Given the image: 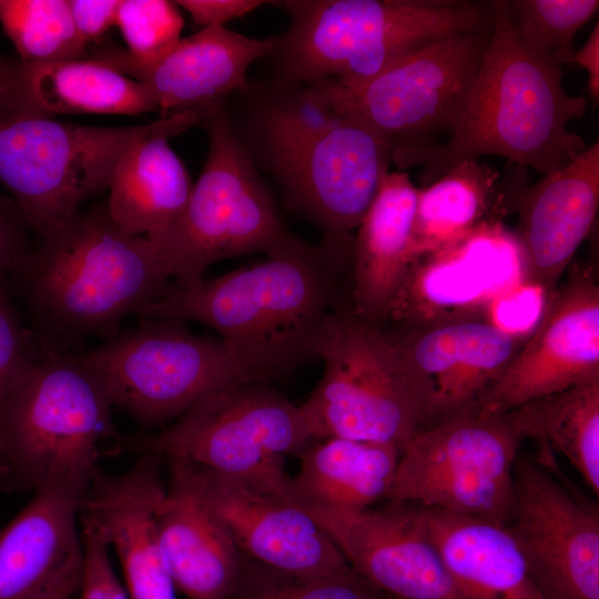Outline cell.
I'll return each instance as SVG.
<instances>
[{
  "mask_svg": "<svg viewBox=\"0 0 599 599\" xmlns=\"http://www.w3.org/2000/svg\"><path fill=\"white\" fill-rule=\"evenodd\" d=\"M354 236L296 237L250 267L173 287L141 311V317L193 321L213 328L253 382L282 379L319 352L332 322L351 306Z\"/></svg>",
  "mask_w": 599,
  "mask_h": 599,
  "instance_id": "1",
  "label": "cell"
},
{
  "mask_svg": "<svg viewBox=\"0 0 599 599\" xmlns=\"http://www.w3.org/2000/svg\"><path fill=\"white\" fill-rule=\"evenodd\" d=\"M493 7L487 50L453 133L437 148L409 151L393 162L400 169L422 165V187L481 155L501 156L547 176L587 148L568 130L585 114L587 99L565 91L561 64L520 42L506 0H493Z\"/></svg>",
  "mask_w": 599,
  "mask_h": 599,
  "instance_id": "2",
  "label": "cell"
},
{
  "mask_svg": "<svg viewBox=\"0 0 599 599\" xmlns=\"http://www.w3.org/2000/svg\"><path fill=\"white\" fill-rule=\"evenodd\" d=\"M13 275L41 347L64 353L113 335L126 316L171 290L156 247L120 230L106 204L40 238Z\"/></svg>",
  "mask_w": 599,
  "mask_h": 599,
  "instance_id": "3",
  "label": "cell"
},
{
  "mask_svg": "<svg viewBox=\"0 0 599 599\" xmlns=\"http://www.w3.org/2000/svg\"><path fill=\"white\" fill-rule=\"evenodd\" d=\"M286 31L265 57L273 78L354 89L436 39L491 34V1L286 0Z\"/></svg>",
  "mask_w": 599,
  "mask_h": 599,
  "instance_id": "4",
  "label": "cell"
},
{
  "mask_svg": "<svg viewBox=\"0 0 599 599\" xmlns=\"http://www.w3.org/2000/svg\"><path fill=\"white\" fill-rule=\"evenodd\" d=\"M112 402L74 353L43 349L0 404V485L88 488L120 446Z\"/></svg>",
  "mask_w": 599,
  "mask_h": 599,
  "instance_id": "5",
  "label": "cell"
},
{
  "mask_svg": "<svg viewBox=\"0 0 599 599\" xmlns=\"http://www.w3.org/2000/svg\"><path fill=\"white\" fill-rule=\"evenodd\" d=\"M212 108L119 128L0 115V181L13 194L29 227L47 237L72 221L85 200L109 189L119 161L134 143L201 125Z\"/></svg>",
  "mask_w": 599,
  "mask_h": 599,
  "instance_id": "6",
  "label": "cell"
},
{
  "mask_svg": "<svg viewBox=\"0 0 599 599\" xmlns=\"http://www.w3.org/2000/svg\"><path fill=\"white\" fill-rule=\"evenodd\" d=\"M201 125L209 135L203 170L177 223L153 244L179 287L201 282L217 261L254 252L270 255L296 240L235 134L223 101Z\"/></svg>",
  "mask_w": 599,
  "mask_h": 599,
  "instance_id": "7",
  "label": "cell"
},
{
  "mask_svg": "<svg viewBox=\"0 0 599 599\" xmlns=\"http://www.w3.org/2000/svg\"><path fill=\"white\" fill-rule=\"evenodd\" d=\"M312 440L300 405L270 383L238 382L209 394L138 445L142 454L193 463L292 504L286 458Z\"/></svg>",
  "mask_w": 599,
  "mask_h": 599,
  "instance_id": "8",
  "label": "cell"
},
{
  "mask_svg": "<svg viewBox=\"0 0 599 599\" xmlns=\"http://www.w3.org/2000/svg\"><path fill=\"white\" fill-rule=\"evenodd\" d=\"M324 370L300 405L312 439L342 437L400 450L425 427L422 402L397 347L379 324L339 312L324 338Z\"/></svg>",
  "mask_w": 599,
  "mask_h": 599,
  "instance_id": "9",
  "label": "cell"
},
{
  "mask_svg": "<svg viewBox=\"0 0 599 599\" xmlns=\"http://www.w3.org/2000/svg\"><path fill=\"white\" fill-rule=\"evenodd\" d=\"M491 34L436 39L354 89L322 87L341 114L376 131L393 162L414 150L437 148L453 133L481 67Z\"/></svg>",
  "mask_w": 599,
  "mask_h": 599,
  "instance_id": "10",
  "label": "cell"
},
{
  "mask_svg": "<svg viewBox=\"0 0 599 599\" xmlns=\"http://www.w3.org/2000/svg\"><path fill=\"white\" fill-rule=\"evenodd\" d=\"M141 318L139 327L77 354L112 404L140 423L170 420L224 386L253 382L219 337L192 334L175 318Z\"/></svg>",
  "mask_w": 599,
  "mask_h": 599,
  "instance_id": "11",
  "label": "cell"
},
{
  "mask_svg": "<svg viewBox=\"0 0 599 599\" xmlns=\"http://www.w3.org/2000/svg\"><path fill=\"white\" fill-rule=\"evenodd\" d=\"M521 443L501 414L475 410L422 428L400 453L386 500L508 525Z\"/></svg>",
  "mask_w": 599,
  "mask_h": 599,
  "instance_id": "12",
  "label": "cell"
},
{
  "mask_svg": "<svg viewBox=\"0 0 599 599\" xmlns=\"http://www.w3.org/2000/svg\"><path fill=\"white\" fill-rule=\"evenodd\" d=\"M515 507L507 525L545 599H599L598 507L552 469L551 450L517 456Z\"/></svg>",
  "mask_w": 599,
  "mask_h": 599,
  "instance_id": "13",
  "label": "cell"
},
{
  "mask_svg": "<svg viewBox=\"0 0 599 599\" xmlns=\"http://www.w3.org/2000/svg\"><path fill=\"white\" fill-rule=\"evenodd\" d=\"M390 163V145L366 123L344 114L265 170L290 210L313 223L322 238H343L359 225Z\"/></svg>",
  "mask_w": 599,
  "mask_h": 599,
  "instance_id": "14",
  "label": "cell"
},
{
  "mask_svg": "<svg viewBox=\"0 0 599 599\" xmlns=\"http://www.w3.org/2000/svg\"><path fill=\"white\" fill-rule=\"evenodd\" d=\"M164 461L197 493L244 558L300 577L354 572L331 537L296 505L193 463Z\"/></svg>",
  "mask_w": 599,
  "mask_h": 599,
  "instance_id": "15",
  "label": "cell"
},
{
  "mask_svg": "<svg viewBox=\"0 0 599 599\" xmlns=\"http://www.w3.org/2000/svg\"><path fill=\"white\" fill-rule=\"evenodd\" d=\"M387 333L422 402L425 427L477 410L528 336L480 315L397 325Z\"/></svg>",
  "mask_w": 599,
  "mask_h": 599,
  "instance_id": "16",
  "label": "cell"
},
{
  "mask_svg": "<svg viewBox=\"0 0 599 599\" xmlns=\"http://www.w3.org/2000/svg\"><path fill=\"white\" fill-rule=\"evenodd\" d=\"M595 379H599V287L592 274L580 272L549 293L536 324L477 410L500 415Z\"/></svg>",
  "mask_w": 599,
  "mask_h": 599,
  "instance_id": "17",
  "label": "cell"
},
{
  "mask_svg": "<svg viewBox=\"0 0 599 599\" xmlns=\"http://www.w3.org/2000/svg\"><path fill=\"white\" fill-rule=\"evenodd\" d=\"M509 164L502 183L508 212L518 213L514 243L521 284L549 294L597 221L599 143L531 186L525 167Z\"/></svg>",
  "mask_w": 599,
  "mask_h": 599,
  "instance_id": "18",
  "label": "cell"
},
{
  "mask_svg": "<svg viewBox=\"0 0 599 599\" xmlns=\"http://www.w3.org/2000/svg\"><path fill=\"white\" fill-rule=\"evenodd\" d=\"M300 508L331 537L353 570L389 599H465L412 504L388 501L357 512Z\"/></svg>",
  "mask_w": 599,
  "mask_h": 599,
  "instance_id": "19",
  "label": "cell"
},
{
  "mask_svg": "<svg viewBox=\"0 0 599 599\" xmlns=\"http://www.w3.org/2000/svg\"><path fill=\"white\" fill-rule=\"evenodd\" d=\"M275 38L254 39L223 27L181 38L160 59L138 62L125 49L100 43L89 60L102 62L143 84L162 116L219 103L248 81L247 70L273 49Z\"/></svg>",
  "mask_w": 599,
  "mask_h": 599,
  "instance_id": "20",
  "label": "cell"
},
{
  "mask_svg": "<svg viewBox=\"0 0 599 599\" xmlns=\"http://www.w3.org/2000/svg\"><path fill=\"white\" fill-rule=\"evenodd\" d=\"M163 461L144 453L121 475L99 468L80 500V516L95 526L118 556L130 599H176L158 524L166 488Z\"/></svg>",
  "mask_w": 599,
  "mask_h": 599,
  "instance_id": "21",
  "label": "cell"
},
{
  "mask_svg": "<svg viewBox=\"0 0 599 599\" xmlns=\"http://www.w3.org/2000/svg\"><path fill=\"white\" fill-rule=\"evenodd\" d=\"M87 489L53 484L34 490L0 529V599H51L81 583L80 500Z\"/></svg>",
  "mask_w": 599,
  "mask_h": 599,
  "instance_id": "22",
  "label": "cell"
},
{
  "mask_svg": "<svg viewBox=\"0 0 599 599\" xmlns=\"http://www.w3.org/2000/svg\"><path fill=\"white\" fill-rule=\"evenodd\" d=\"M158 111L146 88L95 60L26 62L0 54V115L126 114Z\"/></svg>",
  "mask_w": 599,
  "mask_h": 599,
  "instance_id": "23",
  "label": "cell"
},
{
  "mask_svg": "<svg viewBox=\"0 0 599 599\" xmlns=\"http://www.w3.org/2000/svg\"><path fill=\"white\" fill-rule=\"evenodd\" d=\"M419 189L405 172H388L354 235L349 293L352 312L386 322L417 261L413 225Z\"/></svg>",
  "mask_w": 599,
  "mask_h": 599,
  "instance_id": "24",
  "label": "cell"
},
{
  "mask_svg": "<svg viewBox=\"0 0 599 599\" xmlns=\"http://www.w3.org/2000/svg\"><path fill=\"white\" fill-rule=\"evenodd\" d=\"M158 524L175 590L189 599H229L244 565L230 535L191 485L171 466Z\"/></svg>",
  "mask_w": 599,
  "mask_h": 599,
  "instance_id": "25",
  "label": "cell"
},
{
  "mask_svg": "<svg viewBox=\"0 0 599 599\" xmlns=\"http://www.w3.org/2000/svg\"><path fill=\"white\" fill-rule=\"evenodd\" d=\"M413 506L465 599H545L507 525Z\"/></svg>",
  "mask_w": 599,
  "mask_h": 599,
  "instance_id": "26",
  "label": "cell"
},
{
  "mask_svg": "<svg viewBox=\"0 0 599 599\" xmlns=\"http://www.w3.org/2000/svg\"><path fill=\"white\" fill-rule=\"evenodd\" d=\"M402 450L390 444L328 437L297 456L290 496L298 507L357 512L386 499Z\"/></svg>",
  "mask_w": 599,
  "mask_h": 599,
  "instance_id": "27",
  "label": "cell"
},
{
  "mask_svg": "<svg viewBox=\"0 0 599 599\" xmlns=\"http://www.w3.org/2000/svg\"><path fill=\"white\" fill-rule=\"evenodd\" d=\"M227 98L240 102L238 114L224 109L258 169H266L344 118L322 87L273 77L247 81Z\"/></svg>",
  "mask_w": 599,
  "mask_h": 599,
  "instance_id": "28",
  "label": "cell"
},
{
  "mask_svg": "<svg viewBox=\"0 0 599 599\" xmlns=\"http://www.w3.org/2000/svg\"><path fill=\"white\" fill-rule=\"evenodd\" d=\"M171 133H155L122 155L109 185V214L123 232L160 243L180 220L193 183L171 149Z\"/></svg>",
  "mask_w": 599,
  "mask_h": 599,
  "instance_id": "29",
  "label": "cell"
},
{
  "mask_svg": "<svg viewBox=\"0 0 599 599\" xmlns=\"http://www.w3.org/2000/svg\"><path fill=\"white\" fill-rule=\"evenodd\" d=\"M507 213L500 174L478 159L463 161L418 191L413 225L417 257L497 225Z\"/></svg>",
  "mask_w": 599,
  "mask_h": 599,
  "instance_id": "30",
  "label": "cell"
},
{
  "mask_svg": "<svg viewBox=\"0 0 599 599\" xmlns=\"http://www.w3.org/2000/svg\"><path fill=\"white\" fill-rule=\"evenodd\" d=\"M524 441L565 457L599 495V379L530 400L501 414Z\"/></svg>",
  "mask_w": 599,
  "mask_h": 599,
  "instance_id": "31",
  "label": "cell"
},
{
  "mask_svg": "<svg viewBox=\"0 0 599 599\" xmlns=\"http://www.w3.org/2000/svg\"><path fill=\"white\" fill-rule=\"evenodd\" d=\"M0 23L22 61L89 59L68 0H0Z\"/></svg>",
  "mask_w": 599,
  "mask_h": 599,
  "instance_id": "32",
  "label": "cell"
},
{
  "mask_svg": "<svg viewBox=\"0 0 599 599\" xmlns=\"http://www.w3.org/2000/svg\"><path fill=\"white\" fill-rule=\"evenodd\" d=\"M520 42L562 65L578 31L599 9L598 0H506Z\"/></svg>",
  "mask_w": 599,
  "mask_h": 599,
  "instance_id": "33",
  "label": "cell"
},
{
  "mask_svg": "<svg viewBox=\"0 0 599 599\" xmlns=\"http://www.w3.org/2000/svg\"><path fill=\"white\" fill-rule=\"evenodd\" d=\"M229 599H389L355 571L344 576L300 577L244 558L240 580Z\"/></svg>",
  "mask_w": 599,
  "mask_h": 599,
  "instance_id": "34",
  "label": "cell"
},
{
  "mask_svg": "<svg viewBox=\"0 0 599 599\" xmlns=\"http://www.w3.org/2000/svg\"><path fill=\"white\" fill-rule=\"evenodd\" d=\"M115 26L126 43V54L138 62H152L181 39L183 17L174 1L121 0Z\"/></svg>",
  "mask_w": 599,
  "mask_h": 599,
  "instance_id": "35",
  "label": "cell"
},
{
  "mask_svg": "<svg viewBox=\"0 0 599 599\" xmlns=\"http://www.w3.org/2000/svg\"><path fill=\"white\" fill-rule=\"evenodd\" d=\"M4 281H0V404L42 351L34 332L23 325Z\"/></svg>",
  "mask_w": 599,
  "mask_h": 599,
  "instance_id": "36",
  "label": "cell"
},
{
  "mask_svg": "<svg viewBox=\"0 0 599 599\" xmlns=\"http://www.w3.org/2000/svg\"><path fill=\"white\" fill-rule=\"evenodd\" d=\"M83 547L80 599H130L110 559V548L95 526L80 516Z\"/></svg>",
  "mask_w": 599,
  "mask_h": 599,
  "instance_id": "37",
  "label": "cell"
},
{
  "mask_svg": "<svg viewBox=\"0 0 599 599\" xmlns=\"http://www.w3.org/2000/svg\"><path fill=\"white\" fill-rule=\"evenodd\" d=\"M28 227L16 202L0 196V281L13 275L31 253Z\"/></svg>",
  "mask_w": 599,
  "mask_h": 599,
  "instance_id": "38",
  "label": "cell"
},
{
  "mask_svg": "<svg viewBox=\"0 0 599 599\" xmlns=\"http://www.w3.org/2000/svg\"><path fill=\"white\" fill-rule=\"evenodd\" d=\"M71 16L82 41L88 45L103 42L105 33L115 26L121 0H68Z\"/></svg>",
  "mask_w": 599,
  "mask_h": 599,
  "instance_id": "39",
  "label": "cell"
},
{
  "mask_svg": "<svg viewBox=\"0 0 599 599\" xmlns=\"http://www.w3.org/2000/svg\"><path fill=\"white\" fill-rule=\"evenodd\" d=\"M174 2L187 11L193 21L203 28L223 27L225 22L247 14L266 3L261 0H177Z\"/></svg>",
  "mask_w": 599,
  "mask_h": 599,
  "instance_id": "40",
  "label": "cell"
},
{
  "mask_svg": "<svg viewBox=\"0 0 599 599\" xmlns=\"http://www.w3.org/2000/svg\"><path fill=\"white\" fill-rule=\"evenodd\" d=\"M571 63L583 69L588 74V91L595 102L599 100V23L597 22L586 42L571 50L562 64Z\"/></svg>",
  "mask_w": 599,
  "mask_h": 599,
  "instance_id": "41",
  "label": "cell"
},
{
  "mask_svg": "<svg viewBox=\"0 0 599 599\" xmlns=\"http://www.w3.org/2000/svg\"><path fill=\"white\" fill-rule=\"evenodd\" d=\"M79 589L67 588L54 595L51 599H70Z\"/></svg>",
  "mask_w": 599,
  "mask_h": 599,
  "instance_id": "42",
  "label": "cell"
}]
</instances>
